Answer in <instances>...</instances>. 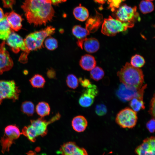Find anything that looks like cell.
<instances>
[{"label": "cell", "instance_id": "6da1fadb", "mask_svg": "<svg viewBox=\"0 0 155 155\" xmlns=\"http://www.w3.org/2000/svg\"><path fill=\"white\" fill-rule=\"evenodd\" d=\"M51 0H25L21 7L28 22L34 26L45 25L54 16Z\"/></svg>", "mask_w": 155, "mask_h": 155}, {"label": "cell", "instance_id": "7a4b0ae2", "mask_svg": "<svg viewBox=\"0 0 155 155\" xmlns=\"http://www.w3.org/2000/svg\"><path fill=\"white\" fill-rule=\"evenodd\" d=\"M55 32V29L50 26L28 35L24 40L26 50L21 55L19 61L23 63H26L29 53L31 51L41 49L43 46V43L46 38L53 34Z\"/></svg>", "mask_w": 155, "mask_h": 155}, {"label": "cell", "instance_id": "3957f363", "mask_svg": "<svg viewBox=\"0 0 155 155\" xmlns=\"http://www.w3.org/2000/svg\"><path fill=\"white\" fill-rule=\"evenodd\" d=\"M117 74L120 82L129 88L138 90L143 86L144 75L142 71L128 62L125 63Z\"/></svg>", "mask_w": 155, "mask_h": 155}, {"label": "cell", "instance_id": "277c9868", "mask_svg": "<svg viewBox=\"0 0 155 155\" xmlns=\"http://www.w3.org/2000/svg\"><path fill=\"white\" fill-rule=\"evenodd\" d=\"M134 25L133 23L123 22L110 16L108 18L104 19L101 28V32L105 35L113 36L118 33L132 28Z\"/></svg>", "mask_w": 155, "mask_h": 155}, {"label": "cell", "instance_id": "5b68a950", "mask_svg": "<svg viewBox=\"0 0 155 155\" xmlns=\"http://www.w3.org/2000/svg\"><path fill=\"white\" fill-rule=\"evenodd\" d=\"M18 127L16 125H9L4 129L3 135L0 140V146L1 152L4 154L8 152L11 145L15 143V141L22 134Z\"/></svg>", "mask_w": 155, "mask_h": 155}, {"label": "cell", "instance_id": "8992f818", "mask_svg": "<svg viewBox=\"0 0 155 155\" xmlns=\"http://www.w3.org/2000/svg\"><path fill=\"white\" fill-rule=\"evenodd\" d=\"M20 92L13 80H0V104L5 99L15 102L18 99Z\"/></svg>", "mask_w": 155, "mask_h": 155}, {"label": "cell", "instance_id": "52a82bcc", "mask_svg": "<svg viewBox=\"0 0 155 155\" xmlns=\"http://www.w3.org/2000/svg\"><path fill=\"white\" fill-rule=\"evenodd\" d=\"M137 117L136 112L129 107L120 111L116 117V123L121 127L132 128L136 124Z\"/></svg>", "mask_w": 155, "mask_h": 155}, {"label": "cell", "instance_id": "ba28073f", "mask_svg": "<svg viewBox=\"0 0 155 155\" xmlns=\"http://www.w3.org/2000/svg\"><path fill=\"white\" fill-rule=\"evenodd\" d=\"M116 19L123 22L133 23L135 20L139 18V15L137 12V7H133L126 4L121 6L117 11Z\"/></svg>", "mask_w": 155, "mask_h": 155}, {"label": "cell", "instance_id": "9c48e42d", "mask_svg": "<svg viewBox=\"0 0 155 155\" xmlns=\"http://www.w3.org/2000/svg\"><path fill=\"white\" fill-rule=\"evenodd\" d=\"M60 117V114L58 113L48 121L42 117L36 120H31L30 121V125L36 133L38 136H40L43 137L47 134L48 125L58 120Z\"/></svg>", "mask_w": 155, "mask_h": 155}, {"label": "cell", "instance_id": "30bf717a", "mask_svg": "<svg viewBox=\"0 0 155 155\" xmlns=\"http://www.w3.org/2000/svg\"><path fill=\"white\" fill-rule=\"evenodd\" d=\"M84 90L79 100L80 105L82 107H89L93 104L95 98L98 93L97 87L91 84Z\"/></svg>", "mask_w": 155, "mask_h": 155}, {"label": "cell", "instance_id": "8fae6325", "mask_svg": "<svg viewBox=\"0 0 155 155\" xmlns=\"http://www.w3.org/2000/svg\"><path fill=\"white\" fill-rule=\"evenodd\" d=\"M6 40L7 44L15 53L20 51L25 52L26 50L24 40L17 34L11 32Z\"/></svg>", "mask_w": 155, "mask_h": 155}, {"label": "cell", "instance_id": "7c38bea8", "mask_svg": "<svg viewBox=\"0 0 155 155\" xmlns=\"http://www.w3.org/2000/svg\"><path fill=\"white\" fill-rule=\"evenodd\" d=\"M137 155H155V139L154 136L147 138L136 148Z\"/></svg>", "mask_w": 155, "mask_h": 155}, {"label": "cell", "instance_id": "4fadbf2b", "mask_svg": "<svg viewBox=\"0 0 155 155\" xmlns=\"http://www.w3.org/2000/svg\"><path fill=\"white\" fill-rule=\"evenodd\" d=\"M5 42L0 44V75L10 69L13 65V62L5 46Z\"/></svg>", "mask_w": 155, "mask_h": 155}, {"label": "cell", "instance_id": "5bb4252c", "mask_svg": "<svg viewBox=\"0 0 155 155\" xmlns=\"http://www.w3.org/2000/svg\"><path fill=\"white\" fill-rule=\"evenodd\" d=\"M59 152L62 155H88L85 149L80 148L75 142H72L61 146Z\"/></svg>", "mask_w": 155, "mask_h": 155}, {"label": "cell", "instance_id": "9a60e30c", "mask_svg": "<svg viewBox=\"0 0 155 155\" xmlns=\"http://www.w3.org/2000/svg\"><path fill=\"white\" fill-rule=\"evenodd\" d=\"M147 86L146 84L143 86L140 89L138 90L137 95L130 100V107L136 112L144 109L145 108L143 96L144 90Z\"/></svg>", "mask_w": 155, "mask_h": 155}, {"label": "cell", "instance_id": "2e32d148", "mask_svg": "<svg viewBox=\"0 0 155 155\" xmlns=\"http://www.w3.org/2000/svg\"><path fill=\"white\" fill-rule=\"evenodd\" d=\"M7 19L11 28L12 30L17 31L21 28L22 26V22L23 19L19 14L13 11L9 13H8Z\"/></svg>", "mask_w": 155, "mask_h": 155}, {"label": "cell", "instance_id": "e0dca14e", "mask_svg": "<svg viewBox=\"0 0 155 155\" xmlns=\"http://www.w3.org/2000/svg\"><path fill=\"white\" fill-rule=\"evenodd\" d=\"M138 90L129 88L122 84L119 87L118 95L123 100L130 101L137 95Z\"/></svg>", "mask_w": 155, "mask_h": 155}, {"label": "cell", "instance_id": "ac0fdd59", "mask_svg": "<svg viewBox=\"0 0 155 155\" xmlns=\"http://www.w3.org/2000/svg\"><path fill=\"white\" fill-rule=\"evenodd\" d=\"M79 64L84 70L90 71L96 66V61L94 56L87 54L81 57L80 61Z\"/></svg>", "mask_w": 155, "mask_h": 155}, {"label": "cell", "instance_id": "d6986e66", "mask_svg": "<svg viewBox=\"0 0 155 155\" xmlns=\"http://www.w3.org/2000/svg\"><path fill=\"white\" fill-rule=\"evenodd\" d=\"M88 124L87 119L82 115H78L74 117L71 121V125L73 129L78 132L84 131Z\"/></svg>", "mask_w": 155, "mask_h": 155}, {"label": "cell", "instance_id": "ffe728a7", "mask_svg": "<svg viewBox=\"0 0 155 155\" xmlns=\"http://www.w3.org/2000/svg\"><path fill=\"white\" fill-rule=\"evenodd\" d=\"M100 44L98 41L94 38H86L84 40L82 48L89 53H94L99 49Z\"/></svg>", "mask_w": 155, "mask_h": 155}, {"label": "cell", "instance_id": "44dd1931", "mask_svg": "<svg viewBox=\"0 0 155 155\" xmlns=\"http://www.w3.org/2000/svg\"><path fill=\"white\" fill-rule=\"evenodd\" d=\"M7 13H5L3 18L0 20V39L3 40L7 39L12 32L7 19Z\"/></svg>", "mask_w": 155, "mask_h": 155}, {"label": "cell", "instance_id": "7402d4cb", "mask_svg": "<svg viewBox=\"0 0 155 155\" xmlns=\"http://www.w3.org/2000/svg\"><path fill=\"white\" fill-rule=\"evenodd\" d=\"M73 13L76 19L82 22L86 20L89 16L88 9L86 7L81 6L80 4V6L74 9Z\"/></svg>", "mask_w": 155, "mask_h": 155}, {"label": "cell", "instance_id": "603a6c76", "mask_svg": "<svg viewBox=\"0 0 155 155\" xmlns=\"http://www.w3.org/2000/svg\"><path fill=\"white\" fill-rule=\"evenodd\" d=\"M50 111L49 104L45 102H40L36 106V111L37 114L41 117L49 115Z\"/></svg>", "mask_w": 155, "mask_h": 155}, {"label": "cell", "instance_id": "cb8c5ba5", "mask_svg": "<svg viewBox=\"0 0 155 155\" xmlns=\"http://www.w3.org/2000/svg\"><path fill=\"white\" fill-rule=\"evenodd\" d=\"M72 32L73 35L78 40L84 39L90 34V32L86 28L79 25L74 26L72 29Z\"/></svg>", "mask_w": 155, "mask_h": 155}, {"label": "cell", "instance_id": "d4e9b609", "mask_svg": "<svg viewBox=\"0 0 155 155\" xmlns=\"http://www.w3.org/2000/svg\"><path fill=\"white\" fill-rule=\"evenodd\" d=\"M21 133L29 141L33 142L36 141V138L38 137L36 133L30 125L24 127L22 129Z\"/></svg>", "mask_w": 155, "mask_h": 155}, {"label": "cell", "instance_id": "484cf974", "mask_svg": "<svg viewBox=\"0 0 155 155\" xmlns=\"http://www.w3.org/2000/svg\"><path fill=\"white\" fill-rule=\"evenodd\" d=\"M30 82L33 87L36 88H43L46 82L44 78L39 74L34 75L30 80Z\"/></svg>", "mask_w": 155, "mask_h": 155}, {"label": "cell", "instance_id": "4316f807", "mask_svg": "<svg viewBox=\"0 0 155 155\" xmlns=\"http://www.w3.org/2000/svg\"><path fill=\"white\" fill-rule=\"evenodd\" d=\"M21 110L22 112L28 116H32L34 113V106L31 101H25L22 103Z\"/></svg>", "mask_w": 155, "mask_h": 155}, {"label": "cell", "instance_id": "83f0119b", "mask_svg": "<svg viewBox=\"0 0 155 155\" xmlns=\"http://www.w3.org/2000/svg\"><path fill=\"white\" fill-rule=\"evenodd\" d=\"M139 6L140 11L143 14L151 12L154 10V5L150 1L142 0L140 2Z\"/></svg>", "mask_w": 155, "mask_h": 155}, {"label": "cell", "instance_id": "f1b7e54d", "mask_svg": "<svg viewBox=\"0 0 155 155\" xmlns=\"http://www.w3.org/2000/svg\"><path fill=\"white\" fill-rule=\"evenodd\" d=\"M96 18H90L86 23V28L90 32H95L98 28L101 22Z\"/></svg>", "mask_w": 155, "mask_h": 155}, {"label": "cell", "instance_id": "f546056e", "mask_svg": "<svg viewBox=\"0 0 155 155\" xmlns=\"http://www.w3.org/2000/svg\"><path fill=\"white\" fill-rule=\"evenodd\" d=\"M90 77L96 81H98L104 77V73L103 69L98 66L95 67L90 70Z\"/></svg>", "mask_w": 155, "mask_h": 155}, {"label": "cell", "instance_id": "4dcf8cb0", "mask_svg": "<svg viewBox=\"0 0 155 155\" xmlns=\"http://www.w3.org/2000/svg\"><path fill=\"white\" fill-rule=\"evenodd\" d=\"M130 63V64L133 67L139 68L144 65L145 61L144 58L142 56L136 54L131 57Z\"/></svg>", "mask_w": 155, "mask_h": 155}, {"label": "cell", "instance_id": "1f68e13d", "mask_svg": "<svg viewBox=\"0 0 155 155\" xmlns=\"http://www.w3.org/2000/svg\"><path fill=\"white\" fill-rule=\"evenodd\" d=\"M44 44L45 47L50 51L55 50L58 46L57 40L51 36L46 38L44 40Z\"/></svg>", "mask_w": 155, "mask_h": 155}, {"label": "cell", "instance_id": "d6a6232c", "mask_svg": "<svg viewBox=\"0 0 155 155\" xmlns=\"http://www.w3.org/2000/svg\"><path fill=\"white\" fill-rule=\"evenodd\" d=\"M66 82L69 88L73 89L76 88L79 85L78 79L75 75L73 74H70L67 75Z\"/></svg>", "mask_w": 155, "mask_h": 155}, {"label": "cell", "instance_id": "836d02e7", "mask_svg": "<svg viewBox=\"0 0 155 155\" xmlns=\"http://www.w3.org/2000/svg\"><path fill=\"white\" fill-rule=\"evenodd\" d=\"M107 112V108L104 104H98L96 107L95 112L98 116H103L106 114Z\"/></svg>", "mask_w": 155, "mask_h": 155}, {"label": "cell", "instance_id": "e575fe53", "mask_svg": "<svg viewBox=\"0 0 155 155\" xmlns=\"http://www.w3.org/2000/svg\"><path fill=\"white\" fill-rule=\"evenodd\" d=\"M155 94H154L153 97L151 99L150 104V108L148 111L149 114L151 115L152 118H155Z\"/></svg>", "mask_w": 155, "mask_h": 155}, {"label": "cell", "instance_id": "d590c367", "mask_svg": "<svg viewBox=\"0 0 155 155\" xmlns=\"http://www.w3.org/2000/svg\"><path fill=\"white\" fill-rule=\"evenodd\" d=\"M125 0H108L109 7L112 11H114L115 8H118L121 3Z\"/></svg>", "mask_w": 155, "mask_h": 155}, {"label": "cell", "instance_id": "8d00e7d4", "mask_svg": "<svg viewBox=\"0 0 155 155\" xmlns=\"http://www.w3.org/2000/svg\"><path fill=\"white\" fill-rule=\"evenodd\" d=\"M146 127L151 133H153L155 131V121L154 118H152L146 124Z\"/></svg>", "mask_w": 155, "mask_h": 155}, {"label": "cell", "instance_id": "74e56055", "mask_svg": "<svg viewBox=\"0 0 155 155\" xmlns=\"http://www.w3.org/2000/svg\"><path fill=\"white\" fill-rule=\"evenodd\" d=\"M79 81L81 86L84 88H87L91 84L89 80L86 78H79Z\"/></svg>", "mask_w": 155, "mask_h": 155}, {"label": "cell", "instance_id": "f35d334b", "mask_svg": "<svg viewBox=\"0 0 155 155\" xmlns=\"http://www.w3.org/2000/svg\"><path fill=\"white\" fill-rule=\"evenodd\" d=\"M3 7L5 8L12 9L15 3V0H2Z\"/></svg>", "mask_w": 155, "mask_h": 155}, {"label": "cell", "instance_id": "ab89813d", "mask_svg": "<svg viewBox=\"0 0 155 155\" xmlns=\"http://www.w3.org/2000/svg\"><path fill=\"white\" fill-rule=\"evenodd\" d=\"M48 77L50 79H55L56 78V72L54 69L51 68L49 69L46 73Z\"/></svg>", "mask_w": 155, "mask_h": 155}, {"label": "cell", "instance_id": "60d3db41", "mask_svg": "<svg viewBox=\"0 0 155 155\" xmlns=\"http://www.w3.org/2000/svg\"><path fill=\"white\" fill-rule=\"evenodd\" d=\"M52 3L54 5H56L59 3L64 2L67 0H51Z\"/></svg>", "mask_w": 155, "mask_h": 155}, {"label": "cell", "instance_id": "b9f144b4", "mask_svg": "<svg viewBox=\"0 0 155 155\" xmlns=\"http://www.w3.org/2000/svg\"><path fill=\"white\" fill-rule=\"evenodd\" d=\"M4 15L2 9L0 7V20L3 18Z\"/></svg>", "mask_w": 155, "mask_h": 155}, {"label": "cell", "instance_id": "7bdbcfd3", "mask_svg": "<svg viewBox=\"0 0 155 155\" xmlns=\"http://www.w3.org/2000/svg\"><path fill=\"white\" fill-rule=\"evenodd\" d=\"M107 0H94L95 2L101 4L104 3Z\"/></svg>", "mask_w": 155, "mask_h": 155}, {"label": "cell", "instance_id": "ee69618b", "mask_svg": "<svg viewBox=\"0 0 155 155\" xmlns=\"http://www.w3.org/2000/svg\"><path fill=\"white\" fill-rule=\"evenodd\" d=\"M146 0L150 1H153V0Z\"/></svg>", "mask_w": 155, "mask_h": 155}]
</instances>
